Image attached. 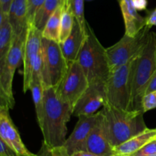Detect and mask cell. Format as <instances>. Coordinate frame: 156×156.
<instances>
[{
	"mask_svg": "<svg viewBox=\"0 0 156 156\" xmlns=\"http://www.w3.org/2000/svg\"><path fill=\"white\" fill-rule=\"evenodd\" d=\"M63 4L61 0H46L42 7L37 13L33 25H34L37 28L42 32L49 18Z\"/></svg>",
	"mask_w": 156,
	"mask_h": 156,
	"instance_id": "44dd1931",
	"label": "cell"
},
{
	"mask_svg": "<svg viewBox=\"0 0 156 156\" xmlns=\"http://www.w3.org/2000/svg\"><path fill=\"white\" fill-rule=\"evenodd\" d=\"M14 156H19V155H18V154H15Z\"/></svg>",
	"mask_w": 156,
	"mask_h": 156,
	"instance_id": "f35d334b",
	"label": "cell"
},
{
	"mask_svg": "<svg viewBox=\"0 0 156 156\" xmlns=\"http://www.w3.org/2000/svg\"><path fill=\"white\" fill-rule=\"evenodd\" d=\"M134 154L139 155H150V154H156V139L145 145L143 148Z\"/></svg>",
	"mask_w": 156,
	"mask_h": 156,
	"instance_id": "4316f807",
	"label": "cell"
},
{
	"mask_svg": "<svg viewBox=\"0 0 156 156\" xmlns=\"http://www.w3.org/2000/svg\"><path fill=\"white\" fill-rule=\"evenodd\" d=\"M155 91H156V70L152 76V77H151L149 84H148L147 87L146 89V93H145V95Z\"/></svg>",
	"mask_w": 156,
	"mask_h": 156,
	"instance_id": "f546056e",
	"label": "cell"
},
{
	"mask_svg": "<svg viewBox=\"0 0 156 156\" xmlns=\"http://www.w3.org/2000/svg\"><path fill=\"white\" fill-rule=\"evenodd\" d=\"M156 108V91L147 93L144 96L143 99V112L152 110Z\"/></svg>",
	"mask_w": 156,
	"mask_h": 156,
	"instance_id": "484cf974",
	"label": "cell"
},
{
	"mask_svg": "<svg viewBox=\"0 0 156 156\" xmlns=\"http://www.w3.org/2000/svg\"><path fill=\"white\" fill-rule=\"evenodd\" d=\"M27 0H12L9 16L14 36L27 31Z\"/></svg>",
	"mask_w": 156,
	"mask_h": 156,
	"instance_id": "e0dca14e",
	"label": "cell"
},
{
	"mask_svg": "<svg viewBox=\"0 0 156 156\" xmlns=\"http://www.w3.org/2000/svg\"><path fill=\"white\" fill-rule=\"evenodd\" d=\"M46 0H27V26L33 24L35 16Z\"/></svg>",
	"mask_w": 156,
	"mask_h": 156,
	"instance_id": "d4e9b609",
	"label": "cell"
},
{
	"mask_svg": "<svg viewBox=\"0 0 156 156\" xmlns=\"http://www.w3.org/2000/svg\"><path fill=\"white\" fill-rule=\"evenodd\" d=\"M12 0H0V12L9 15Z\"/></svg>",
	"mask_w": 156,
	"mask_h": 156,
	"instance_id": "4dcf8cb0",
	"label": "cell"
},
{
	"mask_svg": "<svg viewBox=\"0 0 156 156\" xmlns=\"http://www.w3.org/2000/svg\"><path fill=\"white\" fill-rule=\"evenodd\" d=\"M75 21H76V18L73 14L72 13L70 9L66 5H64L62 18H61L59 43H62L69 36L70 34L73 32Z\"/></svg>",
	"mask_w": 156,
	"mask_h": 156,
	"instance_id": "603a6c76",
	"label": "cell"
},
{
	"mask_svg": "<svg viewBox=\"0 0 156 156\" xmlns=\"http://www.w3.org/2000/svg\"><path fill=\"white\" fill-rule=\"evenodd\" d=\"M15 72L5 64L0 66V96L1 106L12 109L15 101L12 91V83Z\"/></svg>",
	"mask_w": 156,
	"mask_h": 156,
	"instance_id": "ac0fdd59",
	"label": "cell"
},
{
	"mask_svg": "<svg viewBox=\"0 0 156 156\" xmlns=\"http://www.w3.org/2000/svg\"><path fill=\"white\" fill-rule=\"evenodd\" d=\"M134 60L110 72L105 81V105L125 111L130 110L131 75Z\"/></svg>",
	"mask_w": 156,
	"mask_h": 156,
	"instance_id": "5b68a950",
	"label": "cell"
},
{
	"mask_svg": "<svg viewBox=\"0 0 156 156\" xmlns=\"http://www.w3.org/2000/svg\"><path fill=\"white\" fill-rule=\"evenodd\" d=\"M150 28L146 25L136 36L124 34L120 41L106 48L111 71L124 65L141 54L149 40Z\"/></svg>",
	"mask_w": 156,
	"mask_h": 156,
	"instance_id": "52a82bcc",
	"label": "cell"
},
{
	"mask_svg": "<svg viewBox=\"0 0 156 156\" xmlns=\"http://www.w3.org/2000/svg\"><path fill=\"white\" fill-rule=\"evenodd\" d=\"M137 10H144L147 7V0H133Z\"/></svg>",
	"mask_w": 156,
	"mask_h": 156,
	"instance_id": "836d02e7",
	"label": "cell"
},
{
	"mask_svg": "<svg viewBox=\"0 0 156 156\" xmlns=\"http://www.w3.org/2000/svg\"><path fill=\"white\" fill-rule=\"evenodd\" d=\"M66 5L71 10L75 18L80 25L84 32H87L88 23L85 18L84 12V0H67Z\"/></svg>",
	"mask_w": 156,
	"mask_h": 156,
	"instance_id": "cb8c5ba5",
	"label": "cell"
},
{
	"mask_svg": "<svg viewBox=\"0 0 156 156\" xmlns=\"http://www.w3.org/2000/svg\"><path fill=\"white\" fill-rule=\"evenodd\" d=\"M146 25L152 28V26H156V8L149 15L146 17Z\"/></svg>",
	"mask_w": 156,
	"mask_h": 156,
	"instance_id": "1f68e13d",
	"label": "cell"
},
{
	"mask_svg": "<svg viewBox=\"0 0 156 156\" xmlns=\"http://www.w3.org/2000/svg\"><path fill=\"white\" fill-rule=\"evenodd\" d=\"M52 153L53 156H70L64 146L52 148Z\"/></svg>",
	"mask_w": 156,
	"mask_h": 156,
	"instance_id": "d6a6232c",
	"label": "cell"
},
{
	"mask_svg": "<svg viewBox=\"0 0 156 156\" xmlns=\"http://www.w3.org/2000/svg\"><path fill=\"white\" fill-rule=\"evenodd\" d=\"M63 6L64 5L59 6L56 12L53 14V15L49 18L44 30L42 31L43 38L59 42L61 18H62Z\"/></svg>",
	"mask_w": 156,
	"mask_h": 156,
	"instance_id": "7402d4cb",
	"label": "cell"
},
{
	"mask_svg": "<svg viewBox=\"0 0 156 156\" xmlns=\"http://www.w3.org/2000/svg\"><path fill=\"white\" fill-rule=\"evenodd\" d=\"M89 85L86 75L79 61L68 63L63 77L55 87L59 97L74 107L77 101Z\"/></svg>",
	"mask_w": 156,
	"mask_h": 156,
	"instance_id": "ba28073f",
	"label": "cell"
},
{
	"mask_svg": "<svg viewBox=\"0 0 156 156\" xmlns=\"http://www.w3.org/2000/svg\"><path fill=\"white\" fill-rule=\"evenodd\" d=\"M111 156H132V155H121V154H113Z\"/></svg>",
	"mask_w": 156,
	"mask_h": 156,
	"instance_id": "8d00e7d4",
	"label": "cell"
},
{
	"mask_svg": "<svg viewBox=\"0 0 156 156\" xmlns=\"http://www.w3.org/2000/svg\"><path fill=\"white\" fill-rule=\"evenodd\" d=\"M70 156H98L95 154H93V153L90 152L88 151H79L74 152L73 154H72Z\"/></svg>",
	"mask_w": 156,
	"mask_h": 156,
	"instance_id": "e575fe53",
	"label": "cell"
},
{
	"mask_svg": "<svg viewBox=\"0 0 156 156\" xmlns=\"http://www.w3.org/2000/svg\"><path fill=\"white\" fill-rule=\"evenodd\" d=\"M155 139H156V128H147L121 145L115 147L114 153V154L121 155H133Z\"/></svg>",
	"mask_w": 156,
	"mask_h": 156,
	"instance_id": "9a60e30c",
	"label": "cell"
},
{
	"mask_svg": "<svg viewBox=\"0 0 156 156\" xmlns=\"http://www.w3.org/2000/svg\"><path fill=\"white\" fill-rule=\"evenodd\" d=\"M101 112L108 141L114 148L147 128L143 111H125L105 105Z\"/></svg>",
	"mask_w": 156,
	"mask_h": 156,
	"instance_id": "7a4b0ae2",
	"label": "cell"
},
{
	"mask_svg": "<svg viewBox=\"0 0 156 156\" xmlns=\"http://www.w3.org/2000/svg\"><path fill=\"white\" fill-rule=\"evenodd\" d=\"M156 70V33L150 32L146 47L135 58L131 75L130 110L143 111V99L151 77Z\"/></svg>",
	"mask_w": 156,
	"mask_h": 156,
	"instance_id": "3957f363",
	"label": "cell"
},
{
	"mask_svg": "<svg viewBox=\"0 0 156 156\" xmlns=\"http://www.w3.org/2000/svg\"><path fill=\"white\" fill-rule=\"evenodd\" d=\"M0 139L5 142L19 156H30V152L24 142L14 124L9 109L6 106H0Z\"/></svg>",
	"mask_w": 156,
	"mask_h": 156,
	"instance_id": "7c38bea8",
	"label": "cell"
},
{
	"mask_svg": "<svg viewBox=\"0 0 156 156\" xmlns=\"http://www.w3.org/2000/svg\"><path fill=\"white\" fill-rule=\"evenodd\" d=\"M42 32L34 25L27 26L23 54V91L26 93L30 90L32 72L35 61L41 51Z\"/></svg>",
	"mask_w": 156,
	"mask_h": 156,
	"instance_id": "9c48e42d",
	"label": "cell"
},
{
	"mask_svg": "<svg viewBox=\"0 0 156 156\" xmlns=\"http://www.w3.org/2000/svg\"><path fill=\"white\" fill-rule=\"evenodd\" d=\"M132 156H156V154H150V155H139V154H133Z\"/></svg>",
	"mask_w": 156,
	"mask_h": 156,
	"instance_id": "d590c367",
	"label": "cell"
},
{
	"mask_svg": "<svg viewBox=\"0 0 156 156\" xmlns=\"http://www.w3.org/2000/svg\"><path fill=\"white\" fill-rule=\"evenodd\" d=\"M87 32H84L76 20L73 32L62 43H59L61 50L67 62L77 61Z\"/></svg>",
	"mask_w": 156,
	"mask_h": 156,
	"instance_id": "2e32d148",
	"label": "cell"
},
{
	"mask_svg": "<svg viewBox=\"0 0 156 156\" xmlns=\"http://www.w3.org/2000/svg\"><path fill=\"white\" fill-rule=\"evenodd\" d=\"M30 156H53L52 148H50L45 142H42L41 149L37 154H33Z\"/></svg>",
	"mask_w": 156,
	"mask_h": 156,
	"instance_id": "f1b7e54d",
	"label": "cell"
},
{
	"mask_svg": "<svg viewBox=\"0 0 156 156\" xmlns=\"http://www.w3.org/2000/svg\"><path fill=\"white\" fill-rule=\"evenodd\" d=\"M13 37L9 15L0 12V66L5 63Z\"/></svg>",
	"mask_w": 156,
	"mask_h": 156,
	"instance_id": "d6986e66",
	"label": "cell"
},
{
	"mask_svg": "<svg viewBox=\"0 0 156 156\" xmlns=\"http://www.w3.org/2000/svg\"><path fill=\"white\" fill-rule=\"evenodd\" d=\"M26 34H27V31L23 32L21 35L13 37L12 46H11L5 63L15 73L17 68L19 67L21 61H23Z\"/></svg>",
	"mask_w": 156,
	"mask_h": 156,
	"instance_id": "ffe728a7",
	"label": "cell"
},
{
	"mask_svg": "<svg viewBox=\"0 0 156 156\" xmlns=\"http://www.w3.org/2000/svg\"><path fill=\"white\" fill-rule=\"evenodd\" d=\"M86 151L98 156H111L114 154V148L108 141L101 110L97 123L91 132L86 143Z\"/></svg>",
	"mask_w": 156,
	"mask_h": 156,
	"instance_id": "4fadbf2b",
	"label": "cell"
},
{
	"mask_svg": "<svg viewBox=\"0 0 156 156\" xmlns=\"http://www.w3.org/2000/svg\"><path fill=\"white\" fill-rule=\"evenodd\" d=\"M41 75L44 89L56 87L63 77L68 67L59 42L42 38Z\"/></svg>",
	"mask_w": 156,
	"mask_h": 156,
	"instance_id": "8992f818",
	"label": "cell"
},
{
	"mask_svg": "<svg viewBox=\"0 0 156 156\" xmlns=\"http://www.w3.org/2000/svg\"><path fill=\"white\" fill-rule=\"evenodd\" d=\"M77 61L86 75L88 82L106 81L110 74L106 48L103 47L88 24L87 33Z\"/></svg>",
	"mask_w": 156,
	"mask_h": 156,
	"instance_id": "277c9868",
	"label": "cell"
},
{
	"mask_svg": "<svg viewBox=\"0 0 156 156\" xmlns=\"http://www.w3.org/2000/svg\"><path fill=\"white\" fill-rule=\"evenodd\" d=\"M61 1H62V4H63V5H65V4H66V3L67 0H61Z\"/></svg>",
	"mask_w": 156,
	"mask_h": 156,
	"instance_id": "74e56055",
	"label": "cell"
},
{
	"mask_svg": "<svg viewBox=\"0 0 156 156\" xmlns=\"http://www.w3.org/2000/svg\"><path fill=\"white\" fill-rule=\"evenodd\" d=\"M106 104L105 81L90 83L88 88L73 107V115L76 117L90 116Z\"/></svg>",
	"mask_w": 156,
	"mask_h": 156,
	"instance_id": "30bf717a",
	"label": "cell"
},
{
	"mask_svg": "<svg viewBox=\"0 0 156 156\" xmlns=\"http://www.w3.org/2000/svg\"><path fill=\"white\" fill-rule=\"evenodd\" d=\"M125 25V34L136 36L146 26V18L138 13L133 0H119Z\"/></svg>",
	"mask_w": 156,
	"mask_h": 156,
	"instance_id": "5bb4252c",
	"label": "cell"
},
{
	"mask_svg": "<svg viewBox=\"0 0 156 156\" xmlns=\"http://www.w3.org/2000/svg\"><path fill=\"white\" fill-rule=\"evenodd\" d=\"M16 153L2 139H0V156H14Z\"/></svg>",
	"mask_w": 156,
	"mask_h": 156,
	"instance_id": "83f0119b",
	"label": "cell"
},
{
	"mask_svg": "<svg viewBox=\"0 0 156 156\" xmlns=\"http://www.w3.org/2000/svg\"><path fill=\"white\" fill-rule=\"evenodd\" d=\"M73 107L59 97L55 87L44 89V107L38 121L44 141L50 148L63 146L68 132L67 123L73 115Z\"/></svg>",
	"mask_w": 156,
	"mask_h": 156,
	"instance_id": "6da1fadb",
	"label": "cell"
},
{
	"mask_svg": "<svg viewBox=\"0 0 156 156\" xmlns=\"http://www.w3.org/2000/svg\"><path fill=\"white\" fill-rule=\"evenodd\" d=\"M99 111L90 116H79L73 132L66 139L63 146L69 155L79 151H86V143L89 135L97 123Z\"/></svg>",
	"mask_w": 156,
	"mask_h": 156,
	"instance_id": "8fae6325",
	"label": "cell"
}]
</instances>
